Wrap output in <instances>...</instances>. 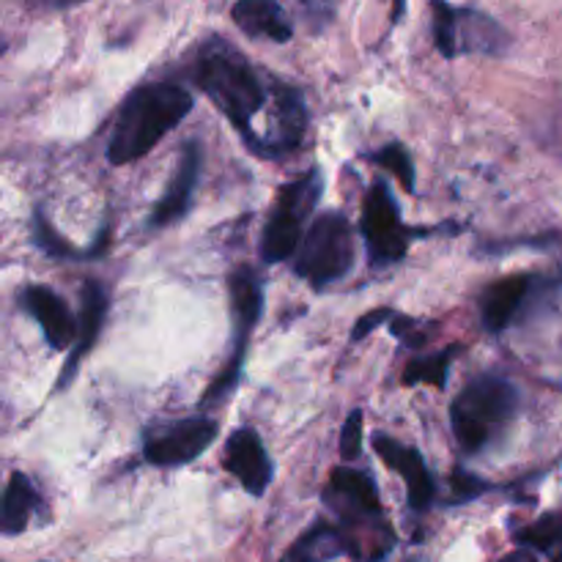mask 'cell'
Masks as SVG:
<instances>
[{"mask_svg":"<svg viewBox=\"0 0 562 562\" xmlns=\"http://www.w3.org/2000/svg\"><path fill=\"white\" fill-rule=\"evenodd\" d=\"M198 91L231 121L252 154H258L256 119L267 108V86L256 66L225 38H209L192 60Z\"/></svg>","mask_w":562,"mask_h":562,"instance_id":"6da1fadb","label":"cell"},{"mask_svg":"<svg viewBox=\"0 0 562 562\" xmlns=\"http://www.w3.org/2000/svg\"><path fill=\"white\" fill-rule=\"evenodd\" d=\"M195 108V97L179 82H143L124 99L108 140V162L113 168L137 162L162 143Z\"/></svg>","mask_w":562,"mask_h":562,"instance_id":"7a4b0ae2","label":"cell"},{"mask_svg":"<svg viewBox=\"0 0 562 562\" xmlns=\"http://www.w3.org/2000/svg\"><path fill=\"white\" fill-rule=\"evenodd\" d=\"M322 499L349 538L351 558L360 562H382L393 552L395 530L384 516L376 483L366 470L335 467Z\"/></svg>","mask_w":562,"mask_h":562,"instance_id":"3957f363","label":"cell"},{"mask_svg":"<svg viewBox=\"0 0 562 562\" xmlns=\"http://www.w3.org/2000/svg\"><path fill=\"white\" fill-rule=\"evenodd\" d=\"M521 395L514 382L499 373L475 376L450 404V428L456 445L475 456L497 442L519 412Z\"/></svg>","mask_w":562,"mask_h":562,"instance_id":"277c9868","label":"cell"},{"mask_svg":"<svg viewBox=\"0 0 562 562\" xmlns=\"http://www.w3.org/2000/svg\"><path fill=\"white\" fill-rule=\"evenodd\" d=\"M351 267H355V234L349 217L338 209L316 214L294 258V272L316 291H324L327 285L344 280Z\"/></svg>","mask_w":562,"mask_h":562,"instance_id":"5b68a950","label":"cell"},{"mask_svg":"<svg viewBox=\"0 0 562 562\" xmlns=\"http://www.w3.org/2000/svg\"><path fill=\"white\" fill-rule=\"evenodd\" d=\"M228 300H231V324H234V335H231V360L225 362V371L209 384L206 395H203V406L223 404L236 384L241 382L247 360V346H250L252 329L258 327L263 313V283L252 267H239L228 274Z\"/></svg>","mask_w":562,"mask_h":562,"instance_id":"8992f818","label":"cell"},{"mask_svg":"<svg viewBox=\"0 0 562 562\" xmlns=\"http://www.w3.org/2000/svg\"><path fill=\"white\" fill-rule=\"evenodd\" d=\"M324 192V176L318 168H311L300 179L280 187L278 201L261 234V258L267 263H283L285 258L300 250V241L305 239V223L316 212Z\"/></svg>","mask_w":562,"mask_h":562,"instance_id":"52a82bcc","label":"cell"},{"mask_svg":"<svg viewBox=\"0 0 562 562\" xmlns=\"http://www.w3.org/2000/svg\"><path fill=\"white\" fill-rule=\"evenodd\" d=\"M439 228H412L401 217L398 201L390 192L387 181H373L362 198L360 234L366 239L368 261L376 269L395 267L406 258L412 241L423 239L428 234H437Z\"/></svg>","mask_w":562,"mask_h":562,"instance_id":"ba28073f","label":"cell"},{"mask_svg":"<svg viewBox=\"0 0 562 562\" xmlns=\"http://www.w3.org/2000/svg\"><path fill=\"white\" fill-rule=\"evenodd\" d=\"M558 291H562V278H554V274L519 272L494 280L483 289L481 302H477L483 329L499 335L516 327L538 307L552 302Z\"/></svg>","mask_w":562,"mask_h":562,"instance_id":"9c48e42d","label":"cell"},{"mask_svg":"<svg viewBox=\"0 0 562 562\" xmlns=\"http://www.w3.org/2000/svg\"><path fill=\"white\" fill-rule=\"evenodd\" d=\"M434 44L442 58L459 55H505L510 49V33L494 16L477 9H456L448 0H431Z\"/></svg>","mask_w":562,"mask_h":562,"instance_id":"30bf717a","label":"cell"},{"mask_svg":"<svg viewBox=\"0 0 562 562\" xmlns=\"http://www.w3.org/2000/svg\"><path fill=\"white\" fill-rule=\"evenodd\" d=\"M217 434L220 423L206 415L159 423L143 434V459L154 467H162V470L192 464L212 448Z\"/></svg>","mask_w":562,"mask_h":562,"instance_id":"8fae6325","label":"cell"},{"mask_svg":"<svg viewBox=\"0 0 562 562\" xmlns=\"http://www.w3.org/2000/svg\"><path fill=\"white\" fill-rule=\"evenodd\" d=\"M201 168H203L201 143L187 140L179 154V162H176L173 168V176H170L168 187H165L162 198L151 206V214H148V228L162 231L168 228V225L181 223V220L190 214L198 179H201Z\"/></svg>","mask_w":562,"mask_h":562,"instance_id":"7c38bea8","label":"cell"},{"mask_svg":"<svg viewBox=\"0 0 562 562\" xmlns=\"http://www.w3.org/2000/svg\"><path fill=\"white\" fill-rule=\"evenodd\" d=\"M223 470L234 475L250 497H263L269 492L274 477V464L269 459L267 448H263L261 437L256 434V428L241 426L225 439Z\"/></svg>","mask_w":562,"mask_h":562,"instance_id":"4fadbf2b","label":"cell"},{"mask_svg":"<svg viewBox=\"0 0 562 562\" xmlns=\"http://www.w3.org/2000/svg\"><path fill=\"white\" fill-rule=\"evenodd\" d=\"M373 450H376V456L390 470L404 477L409 508L415 514H426L434 505V499H437V481H434L420 450L409 448V445L398 442V439L387 437V434H373Z\"/></svg>","mask_w":562,"mask_h":562,"instance_id":"5bb4252c","label":"cell"},{"mask_svg":"<svg viewBox=\"0 0 562 562\" xmlns=\"http://www.w3.org/2000/svg\"><path fill=\"white\" fill-rule=\"evenodd\" d=\"M20 305L36 318L49 349L64 351L77 344V338H80V318H75L69 305L53 289H47V285H25L20 294Z\"/></svg>","mask_w":562,"mask_h":562,"instance_id":"9a60e30c","label":"cell"},{"mask_svg":"<svg viewBox=\"0 0 562 562\" xmlns=\"http://www.w3.org/2000/svg\"><path fill=\"white\" fill-rule=\"evenodd\" d=\"M80 338L77 344L69 349V357H66V366L60 371L58 384H55V393L69 387L75 382L77 371H80L82 360L93 351V344L99 340V333L104 327V318H108L110 311V300H108V291L99 280H86L80 291Z\"/></svg>","mask_w":562,"mask_h":562,"instance_id":"2e32d148","label":"cell"},{"mask_svg":"<svg viewBox=\"0 0 562 562\" xmlns=\"http://www.w3.org/2000/svg\"><path fill=\"white\" fill-rule=\"evenodd\" d=\"M272 97V130L267 135V159L283 157V154L300 148L307 132V108L302 93L294 86L274 82Z\"/></svg>","mask_w":562,"mask_h":562,"instance_id":"e0dca14e","label":"cell"},{"mask_svg":"<svg viewBox=\"0 0 562 562\" xmlns=\"http://www.w3.org/2000/svg\"><path fill=\"white\" fill-rule=\"evenodd\" d=\"M236 27L250 38L285 44L294 38V25L278 0H236L231 9Z\"/></svg>","mask_w":562,"mask_h":562,"instance_id":"ac0fdd59","label":"cell"},{"mask_svg":"<svg viewBox=\"0 0 562 562\" xmlns=\"http://www.w3.org/2000/svg\"><path fill=\"white\" fill-rule=\"evenodd\" d=\"M346 554L351 558V543L346 532L340 530V525L322 519L285 549L280 562H333Z\"/></svg>","mask_w":562,"mask_h":562,"instance_id":"d6986e66","label":"cell"},{"mask_svg":"<svg viewBox=\"0 0 562 562\" xmlns=\"http://www.w3.org/2000/svg\"><path fill=\"white\" fill-rule=\"evenodd\" d=\"M31 234L33 245L44 252L47 258H55V261H93V258H102L110 247V223L99 231L97 241L91 247H75L71 241H66L58 231L53 228V223L47 220V214L42 209L33 212L31 220Z\"/></svg>","mask_w":562,"mask_h":562,"instance_id":"ffe728a7","label":"cell"},{"mask_svg":"<svg viewBox=\"0 0 562 562\" xmlns=\"http://www.w3.org/2000/svg\"><path fill=\"white\" fill-rule=\"evenodd\" d=\"M38 508H42V497H38L31 477L25 472H11L3 492V514H0V530H3V536L11 538L25 532L27 521H31V516Z\"/></svg>","mask_w":562,"mask_h":562,"instance_id":"44dd1931","label":"cell"},{"mask_svg":"<svg viewBox=\"0 0 562 562\" xmlns=\"http://www.w3.org/2000/svg\"><path fill=\"white\" fill-rule=\"evenodd\" d=\"M464 351L461 344H450L448 349H437L431 355H420L415 360L406 362V371L401 376V384L404 387H415V384H431L434 390L448 387L450 366H453L456 357Z\"/></svg>","mask_w":562,"mask_h":562,"instance_id":"7402d4cb","label":"cell"},{"mask_svg":"<svg viewBox=\"0 0 562 562\" xmlns=\"http://www.w3.org/2000/svg\"><path fill=\"white\" fill-rule=\"evenodd\" d=\"M519 547L543 554L549 562H562V510H552L536 519L532 525L514 532Z\"/></svg>","mask_w":562,"mask_h":562,"instance_id":"603a6c76","label":"cell"},{"mask_svg":"<svg viewBox=\"0 0 562 562\" xmlns=\"http://www.w3.org/2000/svg\"><path fill=\"white\" fill-rule=\"evenodd\" d=\"M368 159L371 162H376L379 168L390 170V173H395V179L401 181V187H404V192H415L417 190V170H415V159H412V154L406 151L404 143L393 140L387 143V146H382L379 151L368 154Z\"/></svg>","mask_w":562,"mask_h":562,"instance_id":"cb8c5ba5","label":"cell"},{"mask_svg":"<svg viewBox=\"0 0 562 562\" xmlns=\"http://www.w3.org/2000/svg\"><path fill=\"white\" fill-rule=\"evenodd\" d=\"M488 483L481 481L477 475H472V472L461 470V467H456L453 475H450V503L459 505V503H472L475 497H481L483 492H488Z\"/></svg>","mask_w":562,"mask_h":562,"instance_id":"d4e9b609","label":"cell"},{"mask_svg":"<svg viewBox=\"0 0 562 562\" xmlns=\"http://www.w3.org/2000/svg\"><path fill=\"white\" fill-rule=\"evenodd\" d=\"M387 329H390V335H393V338H398L401 346H406V349H420V346L428 344V335L423 333L420 324H417L415 318L404 316V313H398V311H395V316L390 318Z\"/></svg>","mask_w":562,"mask_h":562,"instance_id":"484cf974","label":"cell"},{"mask_svg":"<svg viewBox=\"0 0 562 562\" xmlns=\"http://www.w3.org/2000/svg\"><path fill=\"white\" fill-rule=\"evenodd\" d=\"M362 453V412L351 409L340 431V459L355 461Z\"/></svg>","mask_w":562,"mask_h":562,"instance_id":"4316f807","label":"cell"},{"mask_svg":"<svg viewBox=\"0 0 562 562\" xmlns=\"http://www.w3.org/2000/svg\"><path fill=\"white\" fill-rule=\"evenodd\" d=\"M395 316V307H373V311H368L366 316L357 318L355 329H351V344H360V340H366L368 335L373 333V329L384 327V324H390V318Z\"/></svg>","mask_w":562,"mask_h":562,"instance_id":"83f0119b","label":"cell"},{"mask_svg":"<svg viewBox=\"0 0 562 562\" xmlns=\"http://www.w3.org/2000/svg\"><path fill=\"white\" fill-rule=\"evenodd\" d=\"M296 9H300L302 20L311 22L313 31H322L324 25H329L333 22V0H294Z\"/></svg>","mask_w":562,"mask_h":562,"instance_id":"f1b7e54d","label":"cell"},{"mask_svg":"<svg viewBox=\"0 0 562 562\" xmlns=\"http://www.w3.org/2000/svg\"><path fill=\"white\" fill-rule=\"evenodd\" d=\"M27 3H31L33 9H42V11H66L86 3V0H27Z\"/></svg>","mask_w":562,"mask_h":562,"instance_id":"f546056e","label":"cell"},{"mask_svg":"<svg viewBox=\"0 0 562 562\" xmlns=\"http://www.w3.org/2000/svg\"><path fill=\"white\" fill-rule=\"evenodd\" d=\"M497 562H541L536 558V554H532V549H516V552H510V554H505L503 560H497Z\"/></svg>","mask_w":562,"mask_h":562,"instance_id":"4dcf8cb0","label":"cell"},{"mask_svg":"<svg viewBox=\"0 0 562 562\" xmlns=\"http://www.w3.org/2000/svg\"><path fill=\"white\" fill-rule=\"evenodd\" d=\"M404 11H406V0H393V16H390V20H393V25L395 22H401Z\"/></svg>","mask_w":562,"mask_h":562,"instance_id":"1f68e13d","label":"cell"}]
</instances>
